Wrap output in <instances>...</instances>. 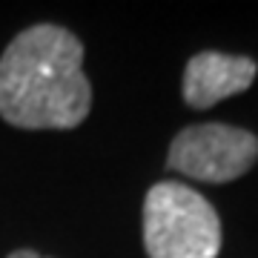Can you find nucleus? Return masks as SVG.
I'll return each mask as SVG.
<instances>
[{
    "instance_id": "1",
    "label": "nucleus",
    "mask_w": 258,
    "mask_h": 258,
    "mask_svg": "<svg viewBox=\"0 0 258 258\" xmlns=\"http://www.w3.org/2000/svg\"><path fill=\"white\" fill-rule=\"evenodd\" d=\"M92 106L83 43L63 26L23 29L0 55V118L18 129H75Z\"/></svg>"
},
{
    "instance_id": "2",
    "label": "nucleus",
    "mask_w": 258,
    "mask_h": 258,
    "mask_svg": "<svg viewBox=\"0 0 258 258\" xmlns=\"http://www.w3.org/2000/svg\"><path fill=\"white\" fill-rule=\"evenodd\" d=\"M144 247L149 258H218V212L181 181H161L144 201Z\"/></svg>"
},
{
    "instance_id": "3",
    "label": "nucleus",
    "mask_w": 258,
    "mask_h": 258,
    "mask_svg": "<svg viewBox=\"0 0 258 258\" xmlns=\"http://www.w3.org/2000/svg\"><path fill=\"white\" fill-rule=\"evenodd\" d=\"M258 161V138L230 123H195L181 129L169 147L166 164L175 172L204 181L227 184L235 181Z\"/></svg>"
},
{
    "instance_id": "4",
    "label": "nucleus",
    "mask_w": 258,
    "mask_h": 258,
    "mask_svg": "<svg viewBox=\"0 0 258 258\" xmlns=\"http://www.w3.org/2000/svg\"><path fill=\"white\" fill-rule=\"evenodd\" d=\"M255 81V63L244 55L198 52L184 69V101L192 109H210L224 98L249 89Z\"/></svg>"
},
{
    "instance_id": "5",
    "label": "nucleus",
    "mask_w": 258,
    "mask_h": 258,
    "mask_svg": "<svg viewBox=\"0 0 258 258\" xmlns=\"http://www.w3.org/2000/svg\"><path fill=\"white\" fill-rule=\"evenodd\" d=\"M9 258H43V255H37L35 249H15Z\"/></svg>"
}]
</instances>
